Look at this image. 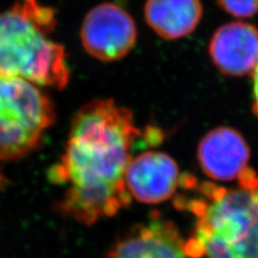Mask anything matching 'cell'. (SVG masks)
I'll list each match as a JSON object with an SVG mask.
<instances>
[{
	"label": "cell",
	"mask_w": 258,
	"mask_h": 258,
	"mask_svg": "<svg viewBox=\"0 0 258 258\" xmlns=\"http://www.w3.org/2000/svg\"><path fill=\"white\" fill-rule=\"evenodd\" d=\"M176 226L157 212L135 225L113 244L106 258H188Z\"/></svg>",
	"instance_id": "8992f818"
},
{
	"label": "cell",
	"mask_w": 258,
	"mask_h": 258,
	"mask_svg": "<svg viewBox=\"0 0 258 258\" xmlns=\"http://www.w3.org/2000/svg\"><path fill=\"white\" fill-rule=\"evenodd\" d=\"M140 136L133 113L114 100L96 99L81 108L72 118L60 161L48 171L51 182L67 185L58 211L93 225L127 207L132 196L125 172Z\"/></svg>",
	"instance_id": "6da1fadb"
},
{
	"label": "cell",
	"mask_w": 258,
	"mask_h": 258,
	"mask_svg": "<svg viewBox=\"0 0 258 258\" xmlns=\"http://www.w3.org/2000/svg\"><path fill=\"white\" fill-rule=\"evenodd\" d=\"M203 11L201 0H147L144 18L159 37L175 40L197 28Z\"/></svg>",
	"instance_id": "30bf717a"
},
{
	"label": "cell",
	"mask_w": 258,
	"mask_h": 258,
	"mask_svg": "<svg viewBox=\"0 0 258 258\" xmlns=\"http://www.w3.org/2000/svg\"><path fill=\"white\" fill-rule=\"evenodd\" d=\"M205 198L175 206L197 217L195 235L208 258H258V175L246 168L239 187L223 188L211 182L201 184Z\"/></svg>",
	"instance_id": "7a4b0ae2"
},
{
	"label": "cell",
	"mask_w": 258,
	"mask_h": 258,
	"mask_svg": "<svg viewBox=\"0 0 258 258\" xmlns=\"http://www.w3.org/2000/svg\"><path fill=\"white\" fill-rule=\"evenodd\" d=\"M143 138L150 145H157L163 142L164 140V132L160 128H157L155 126H148L147 131H145L144 135H142Z\"/></svg>",
	"instance_id": "7c38bea8"
},
{
	"label": "cell",
	"mask_w": 258,
	"mask_h": 258,
	"mask_svg": "<svg viewBox=\"0 0 258 258\" xmlns=\"http://www.w3.org/2000/svg\"><path fill=\"white\" fill-rule=\"evenodd\" d=\"M56 26L52 8L19 0L0 12V75L62 90L69 82L62 45L47 38Z\"/></svg>",
	"instance_id": "3957f363"
},
{
	"label": "cell",
	"mask_w": 258,
	"mask_h": 258,
	"mask_svg": "<svg viewBox=\"0 0 258 258\" xmlns=\"http://www.w3.org/2000/svg\"><path fill=\"white\" fill-rule=\"evenodd\" d=\"M253 112L258 117V64L253 71Z\"/></svg>",
	"instance_id": "4fadbf2b"
},
{
	"label": "cell",
	"mask_w": 258,
	"mask_h": 258,
	"mask_svg": "<svg viewBox=\"0 0 258 258\" xmlns=\"http://www.w3.org/2000/svg\"><path fill=\"white\" fill-rule=\"evenodd\" d=\"M217 4L235 18H252L258 13V0H216Z\"/></svg>",
	"instance_id": "8fae6325"
},
{
	"label": "cell",
	"mask_w": 258,
	"mask_h": 258,
	"mask_svg": "<svg viewBox=\"0 0 258 258\" xmlns=\"http://www.w3.org/2000/svg\"><path fill=\"white\" fill-rule=\"evenodd\" d=\"M209 54L225 76L253 74L258 64V28L240 21L224 24L210 40Z\"/></svg>",
	"instance_id": "ba28073f"
},
{
	"label": "cell",
	"mask_w": 258,
	"mask_h": 258,
	"mask_svg": "<svg viewBox=\"0 0 258 258\" xmlns=\"http://www.w3.org/2000/svg\"><path fill=\"white\" fill-rule=\"evenodd\" d=\"M180 177L179 167L170 156L161 152H144L129 161L125 184L132 198L155 205L172 197Z\"/></svg>",
	"instance_id": "52a82bcc"
},
{
	"label": "cell",
	"mask_w": 258,
	"mask_h": 258,
	"mask_svg": "<svg viewBox=\"0 0 258 258\" xmlns=\"http://www.w3.org/2000/svg\"><path fill=\"white\" fill-rule=\"evenodd\" d=\"M55 118L51 98L38 85L0 75V161L34 152Z\"/></svg>",
	"instance_id": "277c9868"
},
{
	"label": "cell",
	"mask_w": 258,
	"mask_h": 258,
	"mask_svg": "<svg viewBox=\"0 0 258 258\" xmlns=\"http://www.w3.org/2000/svg\"><path fill=\"white\" fill-rule=\"evenodd\" d=\"M251 156L248 144L238 131L217 127L209 132L198 145V161L210 179L229 182L239 179Z\"/></svg>",
	"instance_id": "9c48e42d"
},
{
	"label": "cell",
	"mask_w": 258,
	"mask_h": 258,
	"mask_svg": "<svg viewBox=\"0 0 258 258\" xmlns=\"http://www.w3.org/2000/svg\"><path fill=\"white\" fill-rule=\"evenodd\" d=\"M81 41L96 59L114 61L123 58L137 41L132 15L115 4L104 3L88 12L81 27Z\"/></svg>",
	"instance_id": "5b68a950"
}]
</instances>
